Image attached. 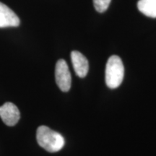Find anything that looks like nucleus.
Wrapping results in <instances>:
<instances>
[{
  "label": "nucleus",
  "mask_w": 156,
  "mask_h": 156,
  "mask_svg": "<svg viewBox=\"0 0 156 156\" xmlns=\"http://www.w3.org/2000/svg\"><path fill=\"white\" fill-rule=\"evenodd\" d=\"M20 21L17 15L5 4L0 2V28L19 26Z\"/></svg>",
  "instance_id": "nucleus-5"
},
{
  "label": "nucleus",
  "mask_w": 156,
  "mask_h": 156,
  "mask_svg": "<svg viewBox=\"0 0 156 156\" xmlns=\"http://www.w3.org/2000/svg\"><path fill=\"white\" fill-rule=\"evenodd\" d=\"M55 78L56 84L62 91L67 92L69 90L72 84V77L65 60L59 59L56 62Z\"/></svg>",
  "instance_id": "nucleus-3"
},
{
  "label": "nucleus",
  "mask_w": 156,
  "mask_h": 156,
  "mask_svg": "<svg viewBox=\"0 0 156 156\" xmlns=\"http://www.w3.org/2000/svg\"><path fill=\"white\" fill-rule=\"evenodd\" d=\"M0 118L6 125L12 126L18 122L20 114L14 103L7 102L0 106Z\"/></svg>",
  "instance_id": "nucleus-4"
},
{
  "label": "nucleus",
  "mask_w": 156,
  "mask_h": 156,
  "mask_svg": "<svg viewBox=\"0 0 156 156\" xmlns=\"http://www.w3.org/2000/svg\"><path fill=\"white\" fill-rule=\"evenodd\" d=\"M71 59L76 75L81 78L85 77L89 70V63L86 57L80 52L73 51L71 53Z\"/></svg>",
  "instance_id": "nucleus-6"
},
{
  "label": "nucleus",
  "mask_w": 156,
  "mask_h": 156,
  "mask_svg": "<svg viewBox=\"0 0 156 156\" xmlns=\"http://www.w3.org/2000/svg\"><path fill=\"white\" fill-rule=\"evenodd\" d=\"M124 67L119 56L114 55L108 58L106 67V83L109 88H117L122 84Z\"/></svg>",
  "instance_id": "nucleus-2"
},
{
  "label": "nucleus",
  "mask_w": 156,
  "mask_h": 156,
  "mask_svg": "<svg viewBox=\"0 0 156 156\" xmlns=\"http://www.w3.org/2000/svg\"><path fill=\"white\" fill-rule=\"evenodd\" d=\"M112 0H93V5L98 12H104L107 10Z\"/></svg>",
  "instance_id": "nucleus-8"
},
{
  "label": "nucleus",
  "mask_w": 156,
  "mask_h": 156,
  "mask_svg": "<svg viewBox=\"0 0 156 156\" xmlns=\"http://www.w3.org/2000/svg\"><path fill=\"white\" fill-rule=\"evenodd\" d=\"M36 140L38 145L49 153L59 151L65 143L62 134L51 129L46 126H41L38 128Z\"/></svg>",
  "instance_id": "nucleus-1"
},
{
  "label": "nucleus",
  "mask_w": 156,
  "mask_h": 156,
  "mask_svg": "<svg viewBox=\"0 0 156 156\" xmlns=\"http://www.w3.org/2000/svg\"><path fill=\"white\" fill-rule=\"evenodd\" d=\"M137 7L142 14L156 18V0H139Z\"/></svg>",
  "instance_id": "nucleus-7"
}]
</instances>
